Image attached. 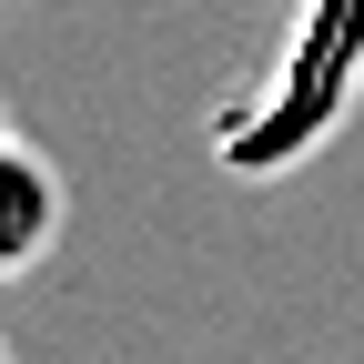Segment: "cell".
<instances>
[{"label": "cell", "mask_w": 364, "mask_h": 364, "mask_svg": "<svg viewBox=\"0 0 364 364\" xmlns=\"http://www.w3.org/2000/svg\"><path fill=\"white\" fill-rule=\"evenodd\" d=\"M61 213H71L61 172L11 132V142H0V284H21V273L61 243Z\"/></svg>", "instance_id": "1"}, {"label": "cell", "mask_w": 364, "mask_h": 364, "mask_svg": "<svg viewBox=\"0 0 364 364\" xmlns=\"http://www.w3.org/2000/svg\"><path fill=\"white\" fill-rule=\"evenodd\" d=\"M0 364H11V344H0Z\"/></svg>", "instance_id": "3"}, {"label": "cell", "mask_w": 364, "mask_h": 364, "mask_svg": "<svg viewBox=\"0 0 364 364\" xmlns=\"http://www.w3.org/2000/svg\"><path fill=\"white\" fill-rule=\"evenodd\" d=\"M0 142H11V112H0Z\"/></svg>", "instance_id": "2"}]
</instances>
